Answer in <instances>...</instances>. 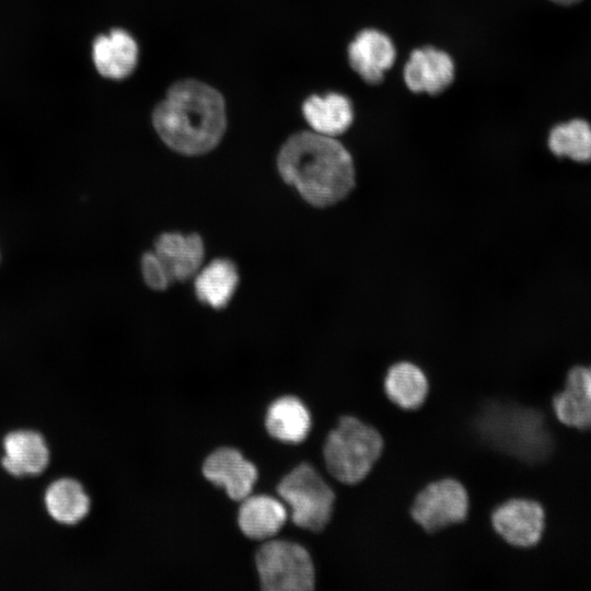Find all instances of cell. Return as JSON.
<instances>
[{
  "label": "cell",
  "instance_id": "obj_1",
  "mask_svg": "<svg viewBox=\"0 0 591 591\" xmlns=\"http://www.w3.org/2000/svg\"><path fill=\"white\" fill-rule=\"evenodd\" d=\"M153 127L172 150L199 155L212 150L227 128L225 102L213 86L196 80L174 82L152 113Z\"/></svg>",
  "mask_w": 591,
  "mask_h": 591
},
{
  "label": "cell",
  "instance_id": "obj_2",
  "mask_svg": "<svg viewBox=\"0 0 591 591\" xmlns=\"http://www.w3.org/2000/svg\"><path fill=\"white\" fill-rule=\"evenodd\" d=\"M279 174L311 205L326 207L345 198L355 185L350 153L334 137L300 131L289 137L277 158Z\"/></svg>",
  "mask_w": 591,
  "mask_h": 591
},
{
  "label": "cell",
  "instance_id": "obj_3",
  "mask_svg": "<svg viewBox=\"0 0 591 591\" xmlns=\"http://www.w3.org/2000/svg\"><path fill=\"white\" fill-rule=\"evenodd\" d=\"M383 449L384 440L374 427L346 415L325 439V466L339 483L355 485L369 475Z\"/></svg>",
  "mask_w": 591,
  "mask_h": 591
},
{
  "label": "cell",
  "instance_id": "obj_4",
  "mask_svg": "<svg viewBox=\"0 0 591 591\" xmlns=\"http://www.w3.org/2000/svg\"><path fill=\"white\" fill-rule=\"evenodd\" d=\"M278 495L289 505L292 522L317 532L329 522L335 494L320 473L309 463H301L277 486Z\"/></svg>",
  "mask_w": 591,
  "mask_h": 591
},
{
  "label": "cell",
  "instance_id": "obj_5",
  "mask_svg": "<svg viewBox=\"0 0 591 591\" xmlns=\"http://www.w3.org/2000/svg\"><path fill=\"white\" fill-rule=\"evenodd\" d=\"M260 586L267 591H309L315 568L309 552L298 543L269 540L256 553Z\"/></svg>",
  "mask_w": 591,
  "mask_h": 591
},
{
  "label": "cell",
  "instance_id": "obj_6",
  "mask_svg": "<svg viewBox=\"0 0 591 591\" xmlns=\"http://www.w3.org/2000/svg\"><path fill=\"white\" fill-rule=\"evenodd\" d=\"M468 508L465 486L455 478L443 477L420 489L413 499L410 515L425 532L434 533L462 522Z\"/></svg>",
  "mask_w": 591,
  "mask_h": 591
},
{
  "label": "cell",
  "instance_id": "obj_7",
  "mask_svg": "<svg viewBox=\"0 0 591 591\" xmlns=\"http://www.w3.org/2000/svg\"><path fill=\"white\" fill-rule=\"evenodd\" d=\"M495 532L515 547H532L542 538L545 513L533 500L514 498L499 505L491 513Z\"/></svg>",
  "mask_w": 591,
  "mask_h": 591
},
{
  "label": "cell",
  "instance_id": "obj_8",
  "mask_svg": "<svg viewBox=\"0 0 591 591\" xmlns=\"http://www.w3.org/2000/svg\"><path fill=\"white\" fill-rule=\"evenodd\" d=\"M202 473L236 501L251 495L257 479L255 465L232 448H220L210 453L204 462Z\"/></svg>",
  "mask_w": 591,
  "mask_h": 591
},
{
  "label": "cell",
  "instance_id": "obj_9",
  "mask_svg": "<svg viewBox=\"0 0 591 591\" xmlns=\"http://www.w3.org/2000/svg\"><path fill=\"white\" fill-rule=\"evenodd\" d=\"M454 74L452 58L434 47L413 50L404 67V81L415 93L439 94L453 82Z\"/></svg>",
  "mask_w": 591,
  "mask_h": 591
},
{
  "label": "cell",
  "instance_id": "obj_10",
  "mask_svg": "<svg viewBox=\"0 0 591 591\" xmlns=\"http://www.w3.org/2000/svg\"><path fill=\"white\" fill-rule=\"evenodd\" d=\"M395 47L383 32L367 28L357 34L348 47L351 68L370 84L380 83L395 61Z\"/></svg>",
  "mask_w": 591,
  "mask_h": 591
},
{
  "label": "cell",
  "instance_id": "obj_11",
  "mask_svg": "<svg viewBox=\"0 0 591 591\" xmlns=\"http://www.w3.org/2000/svg\"><path fill=\"white\" fill-rule=\"evenodd\" d=\"M139 48L135 38L123 28L99 35L92 45V59L99 73L121 80L132 73L138 63Z\"/></svg>",
  "mask_w": 591,
  "mask_h": 591
},
{
  "label": "cell",
  "instance_id": "obj_12",
  "mask_svg": "<svg viewBox=\"0 0 591 591\" xmlns=\"http://www.w3.org/2000/svg\"><path fill=\"white\" fill-rule=\"evenodd\" d=\"M553 408L564 425L591 428V367H576L568 372L564 390L553 398Z\"/></svg>",
  "mask_w": 591,
  "mask_h": 591
},
{
  "label": "cell",
  "instance_id": "obj_13",
  "mask_svg": "<svg viewBox=\"0 0 591 591\" xmlns=\"http://www.w3.org/2000/svg\"><path fill=\"white\" fill-rule=\"evenodd\" d=\"M2 465L8 473L21 477L38 475L49 463V450L43 436L31 430L8 433L3 439Z\"/></svg>",
  "mask_w": 591,
  "mask_h": 591
},
{
  "label": "cell",
  "instance_id": "obj_14",
  "mask_svg": "<svg viewBox=\"0 0 591 591\" xmlns=\"http://www.w3.org/2000/svg\"><path fill=\"white\" fill-rule=\"evenodd\" d=\"M154 246V253L172 280H186L194 276L204 258V243L197 234L166 232L158 237Z\"/></svg>",
  "mask_w": 591,
  "mask_h": 591
},
{
  "label": "cell",
  "instance_id": "obj_15",
  "mask_svg": "<svg viewBox=\"0 0 591 591\" xmlns=\"http://www.w3.org/2000/svg\"><path fill=\"white\" fill-rule=\"evenodd\" d=\"M287 520L281 501L267 495L247 496L239 509L237 523L244 535L267 541L276 535Z\"/></svg>",
  "mask_w": 591,
  "mask_h": 591
},
{
  "label": "cell",
  "instance_id": "obj_16",
  "mask_svg": "<svg viewBox=\"0 0 591 591\" xmlns=\"http://www.w3.org/2000/svg\"><path fill=\"white\" fill-rule=\"evenodd\" d=\"M302 114L313 131L329 137L344 134L354 120L350 100L335 92L309 96L302 104Z\"/></svg>",
  "mask_w": 591,
  "mask_h": 591
},
{
  "label": "cell",
  "instance_id": "obj_17",
  "mask_svg": "<svg viewBox=\"0 0 591 591\" xmlns=\"http://www.w3.org/2000/svg\"><path fill=\"white\" fill-rule=\"evenodd\" d=\"M265 426L275 439L286 443H300L309 434L311 415L300 398L287 395L277 398L268 407Z\"/></svg>",
  "mask_w": 591,
  "mask_h": 591
},
{
  "label": "cell",
  "instance_id": "obj_18",
  "mask_svg": "<svg viewBox=\"0 0 591 591\" xmlns=\"http://www.w3.org/2000/svg\"><path fill=\"white\" fill-rule=\"evenodd\" d=\"M386 397L406 410L419 408L429 393L425 372L415 363L402 361L390 367L384 379Z\"/></svg>",
  "mask_w": 591,
  "mask_h": 591
},
{
  "label": "cell",
  "instance_id": "obj_19",
  "mask_svg": "<svg viewBox=\"0 0 591 591\" xmlns=\"http://www.w3.org/2000/svg\"><path fill=\"white\" fill-rule=\"evenodd\" d=\"M239 275L229 259L212 260L197 275L195 292L199 301L213 309L224 308L235 292Z\"/></svg>",
  "mask_w": 591,
  "mask_h": 591
},
{
  "label": "cell",
  "instance_id": "obj_20",
  "mask_svg": "<svg viewBox=\"0 0 591 591\" xmlns=\"http://www.w3.org/2000/svg\"><path fill=\"white\" fill-rule=\"evenodd\" d=\"M45 503L48 513L63 524H76L90 510V499L82 485L72 478L55 480L46 490Z\"/></svg>",
  "mask_w": 591,
  "mask_h": 591
},
{
  "label": "cell",
  "instance_id": "obj_21",
  "mask_svg": "<svg viewBox=\"0 0 591 591\" xmlns=\"http://www.w3.org/2000/svg\"><path fill=\"white\" fill-rule=\"evenodd\" d=\"M551 151L576 162L591 161V126L580 118L561 123L552 128L548 136Z\"/></svg>",
  "mask_w": 591,
  "mask_h": 591
},
{
  "label": "cell",
  "instance_id": "obj_22",
  "mask_svg": "<svg viewBox=\"0 0 591 591\" xmlns=\"http://www.w3.org/2000/svg\"><path fill=\"white\" fill-rule=\"evenodd\" d=\"M141 271L146 283L154 290H163L172 281L167 269L154 252L142 256Z\"/></svg>",
  "mask_w": 591,
  "mask_h": 591
},
{
  "label": "cell",
  "instance_id": "obj_23",
  "mask_svg": "<svg viewBox=\"0 0 591 591\" xmlns=\"http://www.w3.org/2000/svg\"><path fill=\"white\" fill-rule=\"evenodd\" d=\"M551 1L560 5H571V4L578 3L581 0H551Z\"/></svg>",
  "mask_w": 591,
  "mask_h": 591
}]
</instances>
